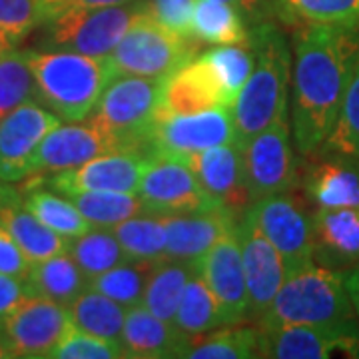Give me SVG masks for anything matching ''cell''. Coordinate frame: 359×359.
Masks as SVG:
<instances>
[{
    "mask_svg": "<svg viewBox=\"0 0 359 359\" xmlns=\"http://www.w3.org/2000/svg\"><path fill=\"white\" fill-rule=\"evenodd\" d=\"M236 142L231 110L226 106L204 112L158 118L144 154L186 160L214 146Z\"/></svg>",
    "mask_w": 359,
    "mask_h": 359,
    "instance_id": "cell-11",
    "label": "cell"
},
{
    "mask_svg": "<svg viewBox=\"0 0 359 359\" xmlns=\"http://www.w3.org/2000/svg\"><path fill=\"white\" fill-rule=\"evenodd\" d=\"M68 309L78 330L120 344L128 309L116 304L108 295L86 287Z\"/></svg>",
    "mask_w": 359,
    "mask_h": 359,
    "instance_id": "cell-30",
    "label": "cell"
},
{
    "mask_svg": "<svg viewBox=\"0 0 359 359\" xmlns=\"http://www.w3.org/2000/svg\"><path fill=\"white\" fill-rule=\"evenodd\" d=\"M282 25L359 26V0H280Z\"/></svg>",
    "mask_w": 359,
    "mask_h": 359,
    "instance_id": "cell-36",
    "label": "cell"
},
{
    "mask_svg": "<svg viewBox=\"0 0 359 359\" xmlns=\"http://www.w3.org/2000/svg\"><path fill=\"white\" fill-rule=\"evenodd\" d=\"M74 327L70 309L42 295H30L4 320L0 332L14 358H50Z\"/></svg>",
    "mask_w": 359,
    "mask_h": 359,
    "instance_id": "cell-12",
    "label": "cell"
},
{
    "mask_svg": "<svg viewBox=\"0 0 359 359\" xmlns=\"http://www.w3.org/2000/svg\"><path fill=\"white\" fill-rule=\"evenodd\" d=\"M194 273H196V264L170 259V257L160 259L150 268L142 306L158 318L174 323L184 287Z\"/></svg>",
    "mask_w": 359,
    "mask_h": 359,
    "instance_id": "cell-27",
    "label": "cell"
},
{
    "mask_svg": "<svg viewBox=\"0 0 359 359\" xmlns=\"http://www.w3.org/2000/svg\"><path fill=\"white\" fill-rule=\"evenodd\" d=\"M152 266L126 259V262L118 264L112 269L92 278L88 282V287L108 295L110 299H114L116 304H120L122 308H136V306H142L146 280H148V273H150Z\"/></svg>",
    "mask_w": 359,
    "mask_h": 359,
    "instance_id": "cell-37",
    "label": "cell"
},
{
    "mask_svg": "<svg viewBox=\"0 0 359 359\" xmlns=\"http://www.w3.org/2000/svg\"><path fill=\"white\" fill-rule=\"evenodd\" d=\"M192 168L204 190L218 204L242 216L252 205L244 170V154L236 142L214 146L184 160Z\"/></svg>",
    "mask_w": 359,
    "mask_h": 359,
    "instance_id": "cell-20",
    "label": "cell"
},
{
    "mask_svg": "<svg viewBox=\"0 0 359 359\" xmlns=\"http://www.w3.org/2000/svg\"><path fill=\"white\" fill-rule=\"evenodd\" d=\"M252 202L299 186V166L292 146V124L282 120L248 142L242 150Z\"/></svg>",
    "mask_w": 359,
    "mask_h": 359,
    "instance_id": "cell-10",
    "label": "cell"
},
{
    "mask_svg": "<svg viewBox=\"0 0 359 359\" xmlns=\"http://www.w3.org/2000/svg\"><path fill=\"white\" fill-rule=\"evenodd\" d=\"M202 58L212 68L214 76L218 80L226 106L231 108L256 62V52L252 42L248 40L242 44H222L204 52Z\"/></svg>",
    "mask_w": 359,
    "mask_h": 359,
    "instance_id": "cell-34",
    "label": "cell"
},
{
    "mask_svg": "<svg viewBox=\"0 0 359 359\" xmlns=\"http://www.w3.org/2000/svg\"><path fill=\"white\" fill-rule=\"evenodd\" d=\"M62 120L46 110L39 100L18 106L0 120V180L25 182L28 178V160L42 138L60 126Z\"/></svg>",
    "mask_w": 359,
    "mask_h": 359,
    "instance_id": "cell-16",
    "label": "cell"
},
{
    "mask_svg": "<svg viewBox=\"0 0 359 359\" xmlns=\"http://www.w3.org/2000/svg\"><path fill=\"white\" fill-rule=\"evenodd\" d=\"M66 198L72 200L90 228L112 230L120 222L146 212L138 194L74 192L68 194Z\"/></svg>",
    "mask_w": 359,
    "mask_h": 359,
    "instance_id": "cell-33",
    "label": "cell"
},
{
    "mask_svg": "<svg viewBox=\"0 0 359 359\" xmlns=\"http://www.w3.org/2000/svg\"><path fill=\"white\" fill-rule=\"evenodd\" d=\"M120 344L128 359H174L186 355L190 335L176 323L158 318L144 306H136L126 311Z\"/></svg>",
    "mask_w": 359,
    "mask_h": 359,
    "instance_id": "cell-23",
    "label": "cell"
},
{
    "mask_svg": "<svg viewBox=\"0 0 359 359\" xmlns=\"http://www.w3.org/2000/svg\"><path fill=\"white\" fill-rule=\"evenodd\" d=\"M184 358L190 359H257L262 358L259 325L228 323L222 330L204 335H190V346Z\"/></svg>",
    "mask_w": 359,
    "mask_h": 359,
    "instance_id": "cell-26",
    "label": "cell"
},
{
    "mask_svg": "<svg viewBox=\"0 0 359 359\" xmlns=\"http://www.w3.org/2000/svg\"><path fill=\"white\" fill-rule=\"evenodd\" d=\"M16 42L14 40H11L8 36H4L2 32H0V58H4L6 54H11L13 50H16Z\"/></svg>",
    "mask_w": 359,
    "mask_h": 359,
    "instance_id": "cell-48",
    "label": "cell"
},
{
    "mask_svg": "<svg viewBox=\"0 0 359 359\" xmlns=\"http://www.w3.org/2000/svg\"><path fill=\"white\" fill-rule=\"evenodd\" d=\"M148 11V0H134L120 6L66 11L42 25L46 46L52 50H68L106 58L114 52L130 26Z\"/></svg>",
    "mask_w": 359,
    "mask_h": 359,
    "instance_id": "cell-6",
    "label": "cell"
},
{
    "mask_svg": "<svg viewBox=\"0 0 359 359\" xmlns=\"http://www.w3.org/2000/svg\"><path fill=\"white\" fill-rule=\"evenodd\" d=\"M292 134L297 152H320L359 60V26L297 25L292 34Z\"/></svg>",
    "mask_w": 359,
    "mask_h": 359,
    "instance_id": "cell-1",
    "label": "cell"
},
{
    "mask_svg": "<svg viewBox=\"0 0 359 359\" xmlns=\"http://www.w3.org/2000/svg\"><path fill=\"white\" fill-rule=\"evenodd\" d=\"M112 142L88 120L68 122L50 130L28 160V178L82 166L96 156L112 152ZM26 178V180H28Z\"/></svg>",
    "mask_w": 359,
    "mask_h": 359,
    "instance_id": "cell-19",
    "label": "cell"
},
{
    "mask_svg": "<svg viewBox=\"0 0 359 359\" xmlns=\"http://www.w3.org/2000/svg\"><path fill=\"white\" fill-rule=\"evenodd\" d=\"M174 323L186 335H204L212 330H218L226 325L219 313V306L216 295L212 294L210 285L204 282V278L196 271L188 280L184 294L180 299L178 311Z\"/></svg>",
    "mask_w": 359,
    "mask_h": 359,
    "instance_id": "cell-32",
    "label": "cell"
},
{
    "mask_svg": "<svg viewBox=\"0 0 359 359\" xmlns=\"http://www.w3.org/2000/svg\"><path fill=\"white\" fill-rule=\"evenodd\" d=\"M8 358H14L13 351H11V347L6 344V339H4V335L0 332V359H8Z\"/></svg>",
    "mask_w": 359,
    "mask_h": 359,
    "instance_id": "cell-49",
    "label": "cell"
},
{
    "mask_svg": "<svg viewBox=\"0 0 359 359\" xmlns=\"http://www.w3.org/2000/svg\"><path fill=\"white\" fill-rule=\"evenodd\" d=\"M52 359H120L126 358L122 344L86 334L76 325L52 351Z\"/></svg>",
    "mask_w": 359,
    "mask_h": 359,
    "instance_id": "cell-41",
    "label": "cell"
},
{
    "mask_svg": "<svg viewBox=\"0 0 359 359\" xmlns=\"http://www.w3.org/2000/svg\"><path fill=\"white\" fill-rule=\"evenodd\" d=\"M308 158L299 186L313 210L359 208V160L335 150H320Z\"/></svg>",
    "mask_w": 359,
    "mask_h": 359,
    "instance_id": "cell-17",
    "label": "cell"
},
{
    "mask_svg": "<svg viewBox=\"0 0 359 359\" xmlns=\"http://www.w3.org/2000/svg\"><path fill=\"white\" fill-rule=\"evenodd\" d=\"M248 40L254 46L256 62L230 108L240 150L271 124L287 120L294 65L292 48L280 22L252 26Z\"/></svg>",
    "mask_w": 359,
    "mask_h": 359,
    "instance_id": "cell-2",
    "label": "cell"
},
{
    "mask_svg": "<svg viewBox=\"0 0 359 359\" xmlns=\"http://www.w3.org/2000/svg\"><path fill=\"white\" fill-rule=\"evenodd\" d=\"M238 236L242 244L245 285L250 297V320L257 321L276 299L287 273L282 256L248 212L238 219Z\"/></svg>",
    "mask_w": 359,
    "mask_h": 359,
    "instance_id": "cell-18",
    "label": "cell"
},
{
    "mask_svg": "<svg viewBox=\"0 0 359 359\" xmlns=\"http://www.w3.org/2000/svg\"><path fill=\"white\" fill-rule=\"evenodd\" d=\"M138 198L154 216H182L219 208L184 160L150 156L142 174ZM226 208V205H224Z\"/></svg>",
    "mask_w": 359,
    "mask_h": 359,
    "instance_id": "cell-9",
    "label": "cell"
},
{
    "mask_svg": "<svg viewBox=\"0 0 359 359\" xmlns=\"http://www.w3.org/2000/svg\"><path fill=\"white\" fill-rule=\"evenodd\" d=\"M321 150H335L359 160V60L347 84L334 130Z\"/></svg>",
    "mask_w": 359,
    "mask_h": 359,
    "instance_id": "cell-39",
    "label": "cell"
},
{
    "mask_svg": "<svg viewBox=\"0 0 359 359\" xmlns=\"http://www.w3.org/2000/svg\"><path fill=\"white\" fill-rule=\"evenodd\" d=\"M164 84L166 78L116 76L86 120L112 142L114 150L144 154L158 122Z\"/></svg>",
    "mask_w": 359,
    "mask_h": 359,
    "instance_id": "cell-5",
    "label": "cell"
},
{
    "mask_svg": "<svg viewBox=\"0 0 359 359\" xmlns=\"http://www.w3.org/2000/svg\"><path fill=\"white\" fill-rule=\"evenodd\" d=\"M198 52L194 36H182L160 25L150 11L130 26L118 42L108 62L116 76L168 78L188 62Z\"/></svg>",
    "mask_w": 359,
    "mask_h": 359,
    "instance_id": "cell-7",
    "label": "cell"
},
{
    "mask_svg": "<svg viewBox=\"0 0 359 359\" xmlns=\"http://www.w3.org/2000/svg\"><path fill=\"white\" fill-rule=\"evenodd\" d=\"M224 2L231 4L244 16L250 28L262 22H280L282 18L280 0H224Z\"/></svg>",
    "mask_w": 359,
    "mask_h": 359,
    "instance_id": "cell-44",
    "label": "cell"
},
{
    "mask_svg": "<svg viewBox=\"0 0 359 359\" xmlns=\"http://www.w3.org/2000/svg\"><path fill=\"white\" fill-rule=\"evenodd\" d=\"M26 208L36 216V218L48 226L50 230L60 233L66 240L78 238L90 230V224L84 216L78 212V208L72 204L62 194H54L46 190V186H28L25 190Z\"/></svg>",
    "mask_w": 359,
    "mask_h": 359,
    "instance_id": "cell-31",
    "label": "cell"
},
{
    "mask_svg": "<svg viewBox=\"0 0 359 359\" xmlns=\"http://www.w3.org/2000/svg\"><path fill=\"white\" fill-rule=\"evenodd\" d=\"M148 156L134 150H112L96 156L82 166L50 174L44 180L54 192L68 196L74 192L138 194Z\"/></svg>",
    "mask_w": 359,
    "mask_h": 359,
    "instance_id": "cell-13",
    "label": "cell"
},
{
    "mask_svg": "<svg viewBox=\"0 0 359 359\" xmlns=\"http://www.w3.org/2000/svg\"><path fill=\"white\" fill-rule=\"evenodd\" d=\"M335 355L359 358V325H282L262 330V358L327 359Z\"/></svg>",
    "mask_w": 359,
    "mask_h": 359,
    "instance_id": "cell-15",
    "label": "cell"
},
{
    "mask_svg": "<svg viewBox=\"0 0 359 359\" xmlns=\"http://www.w3.org/2000/svg\"><path fill=\"white\" fill-rule=\"evenodd\" d=\"M346 285L347 292H349V297H351V302H353L355 313H358L359 318V266H355L351 271H347Z\"/></svg>",
    "mask_w": 359,
    "mask_h": 359,
    "instance_id": "cell-47",
    "label": "cell"
},
{
    "mask_svg": "<svg viewBox=\"0 0 359 359\" xmlns=\"http://www.w3.org/2000/svg\"><path fill=\"white\" fill-rule=\"evenodd\" d=\"M30 295L34 294L28 285V280L8 276V273H0V327L14 309Z\"/></svg>",
    "mask_w": 359,
    "mask_h": 359,
    "instance_id": "cell-45",
    "label": "cell"
},
{
    "mask_svg": "<svg viewBox=\"0 0 359 359\" xmlns=\"http://www.w3.org/2000/svg\"><path fill=\"white\" fill-rule=\"evenodd\" d=\"M30 100H36V82L28 50H13L0 58V120Z\"/></svg>",
    "mask_w": 359,
    "mask_h": 359,
    "instance_id": "cell-38",
    "label": "cell"
},
{
    "mask_svg": "<svg viewBox=\"0 0 359 359\" xmlns=\"http://www.w3.org/2000/svg\"><path fill=\"white\" fill-rule=\"evenodd\" d=\"M68 254L86 273L88 282L128 259L122 245L118 244L114 231L104 228H90L86 233L72 238L68 244Z\"/></svg>",
    "mask_w": 359,
    "mask_h": 359,
    "instance_id": "cell-35",
    "label": "cell"
},
{
    "mask_svg": "<svg viewBox=\"0 0 359 359\" xmlns=\"http://www.w3.org/2000/svg\"><path fill=\"white\" fill-rule=\"evenodd\" d=\"M166 224V257L196 264L222 236L238 226L240 216L219 205L208 212L162 216Z\"/></svg>",
    "mask_w": 359,
    "mask_h": 359,
    "instance_id": "cell-21",
    "label": "cell"
},
{
    "mask_svg": "<svg viewBox=\"0 0 359 359\" xmlns=\"http://www.w3.org/2000/svg\"><path fill=\"white\" fill-rule=\"evenodd\" d=\"M245 212L282 256L285 273L316 264L313 218L302 196L294 194V190L273 194L252 202Z\"/></svg>",
    "mask_w": 359,
    "mask_h": 359,
    "instance_id": "cell-8",
    "label": "cell"
},
{
    "mask_svg": "<svg viewBox=\"0 0 359 359\" xmlns=\"http://www.w3.org/2000/svg\"><path fill=\"white\" fill-rule=\"evenodd\" d=\"M262 330L282 325L353 327L359 318L346 285V273L309 264L287 273L268 311L256 321Z\"/></svg>",
    "mask_w": 359,
    "mask_h": 359,
    "instance_id": "cell-4",
    "label": "cell"
},
{
    "mask_svg": "<svg viewBox=\"0 0 359 359\" xmlns=\"http://www.w3.org/2000/svg\"><path fill=\"white\" fill-rule=\"evenodd\" d=\"M30 266L32 262L25 256L20 245L16 244V240L11 236V231L0 222V273H8V276L26 280L30 273Z\"/></svg>",
    "mask_w": 359,
    "mask_h": 359,
    "instance_id": "cell-43",
    "label": "cell"
},
{
    "mask_svg": "<svg viewBox=\"0 0 359 359\" xmlns=\"http://www.w3.org/2000/svg\"><path fill=\"white\" fill-rule=\"evenodd\" d=\"M36 100L62 122L86 120L116 72L106 58L68 50H28Z\"/></svg>",
    "mask_w": 359,
    "mask_h": 359,
    "instance_id": "cell-3",
    "label": "cell"
},
{
    "mask_svg": "<svg viewBox=\"0 0 359 359\" xmlns=\"http://www.w3.org/2000/svg\"><path fill=\"white\" fill-rule=\"evenodd\" d=\"M311 218L316 264L341 273L359 266V208H311Z\"/></svg>",
    "mask_w": 359,
    "mask_h": 359,
    "instance_id": "cell-22",
    "label": "cell"
},
{
    "mask_svg": "<svg viewBox=\"0 0 359 359\" xmlns=\"http://www.w3.org/2000/svg\"><path fill=\"white\" fill-rule=\"evenodd\" d=\"M28 285L34 295L70 308L78 295L88 287V278L68 252L34 262L28 273Z\"/></svg>",
    "mask_w": 359,
    "mask_h": 359,
    "instance_id": "cell-25",
    "label": "cell"
},
{
    "mask_svg": "<svg viewBox=\"0 0 359 359\" xmlns=\"http://www.w3.org/2000/svg\"><path fill=\"white\" fill-rule=\"evenodd\" d=\"M148 4L150 14L160 25L182 36H192V14L196 0H148Z\"/></svg>",
    "mask_w": 359,
    "mask_h": 359,
    "instance_id": "cell-42",
    "label": "cell"
},
{
    "mask_svg": "<svg viewBox=\"0 0 359 359\" xmlns=\"http://www.w3.org/2000/svg\"><path fill=\"white\" fill-rule=\"evenodd\" d=\"M218 106H226L224 92L212 68L200 56L166 78L158 118L196 114Z\"/></svg>",
    "mask_w": 359,
    "mask_h": 359,
    "instance_id": "cell-24",
    "label": "cell"
},
{
    "mask_svg": "<svg viewBox=\"0 0 359 359\" xmlns=\"http://www.w3.org/2000/svg\"><path fill=\"white\" fill-rule=\"evenodd\" d=\"M112 231L130 262L152 266L166 257L168 233L162 216L144 212L120 222Z\"/></svg>",
    "mask_w": 359,
    "mask_h": 359,
    "instance_id": "cell-29",
    "label": "cell"
},
{
    "mask_svg": "<svg viewBox=\"0 0 359 359\" xmlns=\"http://www.w3.org/2000/svg\"><path fill=\"white\" fill-rule=\"evenodd\" d=\"M192 36L214 46L242 44L248 42L250 26L244 16L224 0H196Z\"/></svg>",
    "mask_w": 359,
    "mask_h": 359,
    "instance_id": "cell-28",
    "label": "cell"
},
{
    "mask_svg": "<svg viewBox=\"0 0 359 359\" xmlns=\"http://www.w3.org/2000/svg\"><path fill=\"white\" fill-rule=\"evenodd\" d=\"M196 271L216 295L224 323L250 320V297L245 285L242 244L238 226L222 236L204 256L196 262Z\"/></svg>",
    "mask_w": 359,
    "mask_h": 359,
    "instance_id": "cell-14",
    "label": "cell"
},
{
    "mask_svg": "<svg viewBox=\"0 0 359 359\" xmlns=\"http://www.w3.org/2000/svg\"><path fill=\"white\" fill-rule=\"evenodd\" d=\"M44 0H0V32L16 44L44 25Z\"/></svg>",
    "mask_w": 359,
    "mask_h": 359,
    "instance_id": "cell-40",
    "label": "cell"
},
{
    "mask_svg": "<svg viewBox=\"0 0 359 359\" xmlns=\"http://www.w3.org/2000/svg\"><path fill=\"white\" fill-rule=\"evenodd\" d=\"M134 0H44L46 4V20L62 14L66 11H76V8H100V6H120L130 4ZM44 20V22H46Z\"/></svg>",
    "mask_w": 359,
    "mask_h": 359,
    "instance_id": "cell-46",
    "label": "cell"
}]
</instances>
